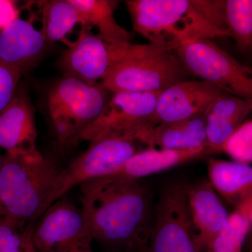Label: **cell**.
Masks as SVG:
<instances>
[{"label":"cell","instance_id":"cell-14","mask_svg":"<svg viewBox=\"0 0 252 252\" xmlns=\"http://www.w3.org/2000/svg\"><path fill=\"white\" fill-rule=\"evenodd\" d=\"M47 44L31 21L14 18L0 31V61L23 75L37 64Z\"/></svg>","mask_w":252,"mask_h":252},{"label":"cell","instance_id":"cell-4","mask_svg":"<svg viewBox=\"0 0 252 252\" xmlns=\"http://www.w3.org/2000/svg\"><path fill=\"white\" fill-rule=\"evenodd\" d=\"M132 28L150 44L175 51L186 41L228 36L195 9L191 0H127Z\"/></svg>","mask_w":252,"mask_h":252},{"label":"cell","instance_id":"cell-11","mask_svg":"<svg viewBox=\"0 0 252 252\" xmlns=\"http://www.w3.org/2000/svg\"><path fill=\"white\" fill-rule=\"evenodd\" d=\"M223 91L207 81L184 80L161 91L149 125L203 115Z\"/></svg>","mask_w":252,"mask_h":252},{"label":"cell","instance_id":"cell-7","mask_svg":"<svg viewBox=\"0 0 252 252\" xmlns=\"http://www.w3.org/2000/svg\"><path fill=\"white\" fill-rule=\"evenodd\" d=\"M175 53L189 72L218 89L252 100V68L242 64L211 39L186 41Z\"/></svg>","mask_w":252,"mask_h":252},{"label":"cell","instance_id":"cell-18","mask_svg":"<svg viewBox=\"0 0 252 252\" xmlns=\"http://www.w3.org/2000/svg\"><path fill=\"white\" fill-rule=\"evenodd\" d=\"M207 168L212 187L235 209L252 198V166L250 164L210 158Z\"/></svg>","mask_w":252,"mask_h":252},{"label":"cell","instance_id":"cell-5","mask_svg":"<svg viewBox=\"0 0 252 252\" xmlns=\"http://www.w3.org/2000/svg\"><path fill=\"white\" fill-rule=\"evenodd\" d=\"M102 82L63 75L46 97V107L56 138L68 146L96 119L112 95Z\"/></svg>","mask_w":252,"mask_h":252},{"label":"cell","instance_id":"cell-1","mask_svg":"<svg viewBox=\"0 0 252 252\" xmlns=\"http://www.w3.org/2000/svg\"><path fill=\"white\" fill-rule=\"evenodd\" d=\"M93 241L118 252H144L152 228L150 195L139 180L107 176L80 186Z\"/></svg>","mask_w":252,"mask_h":252},{"label":"cell","instance_id":"cell-23","mask_svg":"<svg viewBox=\"0 0 252 252\" xmlns=\"http://www.w3.org/2000/svg\"><path fill=\"white\" fill-rule=\"evenodd\" d=\"M250 210L244 205L235 209L230 214L224 228L214 239L205 252H235L243 248L250 231Z\"/></svg>","mask_w":252,"mask_h":252},{"label":"cell","instance_id":"cell-24","mask_svg":"<svg viewBox=\"0 0 252 252\" xmlns=\"http://www.w3.org/2000/svg\"><path fill=\"white\" fill-rule=\"evenodd\" d=\"M33 223L25 225L0 217V252H26Z\"/></svg>","mask_w":252,"mask_h":252},{"label":"cell","instance_id":"cell-19","mask_svg":"<svg viewBox=\"0 0 252 252\" xmlns=\"http://www.w3.org/2000/svg\"><path fill=\"white\" fill-rule=\"evenodd\" d=\"M207 154L210 152L207 147L187 151L147 148L132 156L124 166L113 175L139 180Z\"/></svg>","mask_w":252,"mask_h":252},{"label":"cell","instance_id":"cell-17","mask_svg":"<svg viewBox=\"0 0 252 252\" xmlns=\"http://www.w3.org/2000/svg\"><path fill=\"white\" fill-rule=\"evenodd\" d=\"M252 112V100L226 93L220 94L204 114L209 152H221L223 144Z\"/></svg>","mask_w":252,"mask_h":252},{"label":"cell","instance_id":"cell-3","mask_svg":"<svg viewBox=\"0 0 252 252\" xmlns=\"http://www.w3.org/2000/svg\"><path fill=\"white\" fill-rule=\"evenodd\" d=\"M108 45L112 64L102 84L112 94L161 92L187 77L172 50L150 43Z\"/></svg>","mask_w":252,"mask_h":252},{"label":"cell","instance_id":"cell-30","mask_svg":"<svg viewBox=\"0 0 252 252\" xmlns=\"http://www.w3.org/2000/svg\"><path fill=\"white\" fill-rule=\"evenodd\" d=\"M3 158H4V155H2L0 152V172H1V166H2Z\"/></svg>","mask_w":252,"mask_h":252},{"label":"cell","instance_id":"cell-26","mask_svg":"<svg viewBox=\"0 0 252 252\" xmlns=\"http://www.w3.org/2000/svg\"><path fill=\"white\" fill-rule=\"evenodd\" d=\"M200 16L214 28L229 36L225 23V0H191Z\"/></svg>","mask_w":252,"mask_h":252},{"label":"cell","instance_id":"cell-10","mask_svg":"<svg viewBox=\"0 0 252 252\" xmlns=\"http://www.w3.org/2000/svg\"><path fill=\"white\" fill-rule=\"evenodd\" d=\"M160 93L113 94L98 117L68 146L127 135L149 124Z\"/></svg>","mask_w":252,"mask_h":252},{"label":"cell","instance_id":"cell-33","mask_svg":"<svg viewBox=\"0 0 252 252\" xmlns=\"http://www.w3.org/2000/svg\"><path fill=\"white\" fill-rule=\"evenodd\" d=\"M147 252V251H145V252Z\"/></svg>","mask_w":252,"mask_h":252},{"label":"cell","instance_id":"cell-2","mask_svg":"<svg viewBox=\"0 0 252 252\" xmlns=\"http://www.w3.org/2000/svg\"><path fill=\"white\" fill-rule=\"evenodd\" d=\"M42 154H5L0 172V217L29 225L43 215L62 170Z\"/></svg>","mask_w":252,"mask_h":252},{"label":"cell","instance_id":"cell-22","mask_svg":"<svg viewBox=\"0 0 252 252\" xmlns=\"http://www.w3.org/2000/svg\"><path fill=\"white\" fill-rule=\"evenodd\" d=\"M225 14L230 37L240 52L252 55V0H225Z\"/></svg>","mask_w":252,"mask_h":252},{"label":"cell","instance_id":"cell-20","mask_svg":"<svg viewBox=\"0 0 252 252\" xmlns=\"http://www.w3.org/2000/svg\"><path fill=\"white\" fill-rule=\"evenodd\" d=\"M80 14L83 28L95 27L107 44L130 42V34L117 23L114 11L117 1L109 0H69Z\"/></svg>","mask_w":252,"mask_h":252},{"label":"cell","instance_id":"cell-13","mask_svg":"<svg viewBox=\"0 0 252 252\" xmlns=\"http://www.w3.org/2000/svg\"><path fill=\"white\" fill-rule=\"evenodd\" d=\"M37 135L34 107L19 86L14 99L0 112V149L10 154L40 153Z\"/></svg>","mask_w":252,"mask_h":252},{"label":"cell","instance_id":"cell-29","mask_svg":"<svg viewBox=\"0 0 252 252\" xmlns=\"http://www.w3.org/2000/svg\"><path fill=\"white\" fill-rule=\"evenodd\" d=\"M246 241H248V252H252V234L248 235Z\"/></svg>","mask_w":252,"mask_h":252},{"label":"cell","instance_id":"cell-15","mask_svg":"<svg viewBox=\"0 0 252 252\" xmlns=\"http://www.w3.org/2000/svg\"><path fill=\"white\" fill-rule=\"evenodd\" d=\"M187 198L199 243L205 252L226 225L230 214L209 180L188 185Z\"/></svg>","mask_w":252,"mask_h":252},{"label":"cell","instance_id":"cell-9","mask_svg":"<svg viewBox=\"0 0 252 252\" xmlns=\"http://www.w3.org/2000/svg\"><path fill=\"white\" fill-rule=\"evenodd\" d=\"M37 220L31 235L36 252H94L82 210L65 196Z\"/></svg>","mask_w":252,"mask_h":252},{"label":"cell","instance_id":"cell-21","mask_svg":"<svg viewBox=\"0 0 252 252\" xmlns=\"http://www.w3.org/2000/svg\"><path fill=\"white\" fill-rule=\"evenodd\" d=\"M41 9V31L48 43L61 41L67 44V36L74 28L83 25L82 18L69 0L39 1Z\"/></svg>","mask_w":252,"mask_h":252},{"label":"cell","instance_id":"cell-28","mask_svg":"<svg viewBox=\"0 0 252 252\" xmlns=\"http://www.w3.org/2000/svg\"><path fill=\"white\" fill-rule=\"evenodd\" d=\"M26 252H34V248L33 246L32 243L31 235L30 237L29 240H28Z\"/></svg>","mask_w":252,"mask_h":252},{"label":"cell","instance_id":"cell-12","mask_svg":"<svg viewBox=\"0 0 252 252\" xmlns=\"http://www.w3.org/2000/svg\"><path fill=\"white\" fill-rule=\"evenodd\" d=\"M66 46L59 59L63 75L88 82H102L112 64L108 44L91 29L82 28L77 39Z\"/></svg>","mask_w":252,"mask_h":252},{"label":"cell","instance_id":"cell-6","mask_svg":"<svg viewBox=\"0 0 252 252\" xmlns=\"http://www.w3.org/2000/svg\"><path fill=\"white\" fill-rule=\"evenodd\" d=\"M137 130L127 135L106 137L90 142L84 153L73 159L60 172L44 207V212L76 187L114 175L132 156L147 149L138 138Z\"/></svg>","mask_w":252,"mask_h":252},{"label":"cell","instance_id":"cell-8","mask_svg":"<svg viewBox=\"0 0 252 252\" xmlns=\"http://www.w3.org/2000/svg\"><path fill=\"white\" fill-rule=\"evenodd\" d=\"M188 185L177 182L164 189L157 207L147 252H204L192 220Z\"/></svg>","mask_w":252,"mask_h":252},{"label":"cell","instance_id":"cell-27","mask_svg":"<svg viewBox=\"0 0 252 252\" xmlns=\"http://www.w3.org/2000/svg\"><path fill=\"white\" fill-rule=\"evenodd\" d=\"M22 76L16 69L0 61V112L14 99Z\"/></svg>","mask_w":252,"mask_h":252},{"label":"cell","instance_id":"cell-32","mask_svg":"<svg viewBox=\"0 0 252 252\" xmlns=\"http://www.w3.org/2000/svg\"><path fill=\"white\" fill-rule=\"evenodd\" d=\"M34 252H36L35 249H34Z\"/></svg>","mask_w":252,"mask_h":252},{"label":"cell","instance_id":"cell-31","mask_svg":"<svg viewBox=\"0 0 252 252\" xmlns=\"http://www.w3.org/2000/svg\"><path fill=\"white\" fill-rule=\"evenodd\" d=\"M235 252H243V248L239 249V250H237Z\"/></svg>","mask_w":252,"mask_h":252},{"label":"cell","instance_id":"cell-25","mask_svg":"<svg viewBox=\"0 0 252 252\" xmlns=\"http://www.w3.org/2000/svg\"><path fill=\"white\" fill-rule=\"evenodd\" d=\"M221 152L233 160L252 164V119H247L223 144Z\"/></svg>","mask_w":252,"mask_h":252},{"label":"cell","instance_id":"cell-16","mask_svg":"<svg viewBox=\"0 0 252 252\" xmlns=\"http://www.w3.org/2000/svg\"><path fill=\"white\" fill-rule=\"evenodd\" d=\"M204 114L155 126L147 124L139 129V138L147 148L187 151L207 147Z\"/></svg>","mask_w":252,"mask_h":252}]
</instances>
